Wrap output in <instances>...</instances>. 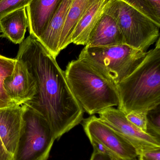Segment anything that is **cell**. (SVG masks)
Returning a JSON list of instances; mask_svg holds the SVG:
<instances>
[{
  "label": "cell",
  "instance_id": "9",
  "mask_svg": "<svg viewBox=\"0 0 160 160\" xmlns=\"http://www.w3.org/2000/svg\"><path fill=\"white\" fill-rule=\"evenodd\" d=\"M14 69L4 82L5 90L16 105H22L36 93V85L23 62L16 58Z\"/></svg>",
  "mask_w": 160,
  "mask_h": 160
},
{
  "label": "cell",
  "instance_id": "25",
  "mask_svg": "<svg viewBox=\"0 0 160 160\" xmlns=\"http://www.w3.org/2000/svg\"><path fill=\"white\" fill-rule=\"evenodd\" d=\"M152 7L157 16L160 18V0H146Z\"/></svg>",
  "mask_w": 160,
  "mask_h": 160
},
{
  "label": "cell",
  "instance_id": "19",
  "mask_svg": "<svg viewBox=\"0 0 160 160\" xmlns=\"http://www.w3.org/2000/svg\"><path fill=\"white\" fill-rule=\"evenodd\" d=\"M143 13L155 22L160 25V18L157 16L152 7L146 0H122Z\"/></svg>",
  "mask_w": 160,
  "mask_h": 160
},
{
  "label": "cell",
  "instance_id": "22",
  "mask_svg": "<svg viewBox=\"0 0 160 160\" xmlns=\"http://www.w3.org/2000/svg\"><path fill=\"white\" fill-rule=\"evenodd\" d=\"M139 158V160H160V148L142 151Z\"/></svg>",
  "mask_w": 160,
  "mask_h": 160
},
{
  "label": "cell",
  "instance_id": "14",
  "mask_svg": "<svg viewBox=\"0 0 160 160\" xmlns=\"http://www.w3.org/2000/svg\"><path fill=\"white\" fill-rule=\"evenodd\" d=\"M28 21L26 8L14 10L0 19V38H5L16 44L24 40Z\"/></svg>",
  "mask_w": 160,
  "mask_h": 160
},
{
  "label": "cell",
  "instance_id": "5",
  "mask_svg": "<svg viewBox=\"0 0 160 160\" xmlns=\"http://www.w3.org/2000/svg\"><path fill=\"white\" fill-rule=\"evenodd\" d=\"M146 54L124 44L97 48L85 46L79 58L88 62L116 86L135 70Z\"/></svg>",
  "mask_w": 160,
  "mask_h": 160
},
{
  "label": "cell",
  "instance_id": "24",
  "mask_svg": "<svg viewBox=\"0 0 160 160\" xmlns=\"http://www.w3.org/2000/svg\"><path fill=\"white\" fill-rule=\"evenodd\" d=\"M0 160H13V156L6 149L0 138Z\"/></svg>",
  "mask_w": 160,
  "mask_h": 160
},
{
  "label": "cell",
  "instance_id": "8",
  "mask_svg": "<svg viewBox=\"0 0 160 160\" xmlns=\"http://www.w3.org/2000/svg\"><path fill=\"white\" fill-rule=\"evenodd\" d=\"M99 118L133 146L138 154L160 148V139L144 132L129 121L126 113L118 108L109 107L98 113Z\"/></svg>",
  "mask_w": 160,
  "mask_h": 160
},
{
  "label": "cell",
  "instance_id": "15",
  "mask_svg": "<svg viewBox=\"0 0 160 160\" xmlns=\"http://www.w3.org/2000/svg\"><path fill=\"white\" fill-rule=\"evenodd\" d=\"M109 0H100L82 17L73 32L71 43L85 46L93 29L105 11Z\"/></svg>",
  "mask_w": 160,
  "mask_h": 160
},
{
  "label": "cell",
  "instance_id": "10",
  "mask_svg": "<svg viewBox=\"0 0 160 160\" xmlns=\"http://www.w3.org/2000/svg\"><path fill=\"white\" fill-rule=\"evenodd\" d=\"M23 112V105L0 109V138L6 149L13 156L21 129Z\"/></svg>",
  "mask_w": 160,
  "mask_h": 160
},
{
  "label": "cell",
  "instance_id": "21",
  "mask_svg": "<svg viewBox=\"0 0 160 160\" xmlns=\"http://www.w3.org/2000/svg\"><path fill=\"white\" fill-rule=\"evenodd\" d=\"M147 112H132L126 114L127 119L140 129L147 132Z\"/></svg>",
  "mask_w": 160,
  "mask_h": 160
},
{
  "label": "cell",
  "instance_id": "23",
  "mask_svg": "<svg viewBox=\"0 0 160 160\" xmlns=\"http://www.w3.org/2000/svg\"><path fill=\"white\" fill-rule=\"evenodd\" d=\"M90 160H120L109 154L94 150Z\"/></svg>",
  "mask_w": 160,
  "mask_h": 160
},
{
  "label": "cell",
  "instance_id": "20",
  "mask_svg": "<svg viewBox=\"0 0 160 160\" xmlns=\"http://www.w3.org/2000/svg\"><path fill=\"white\" fill-rule=\"evenodd\" d=\"M33 0H3L0 2V19L8 13L26 8Z\"/></svg>",
  "mask_w": 160,
  "mask_h": 160
},
{
  "label": "cell",
  "instance_id": "18",
  "mask_svg": "<svg viewBox=\"0 0 160 160\" xmlns=\"http://www.w3.org/2000/svg\"><path fill=\"white\" fill-rule=\"evenodd\" d=\"M147 133L160 139V105L147 113Z\"/></svg>",
  "mask_w": 160,
  "mask_h": 160
},
{
  "label": "cell",
  "instance_id": "16",
  "mask_svg": "<svg viewBox=\"0 0 160 160\" xmlns=\"http://www.w3.org/2000/svg\"><path fill=\"white\" fill-rule=\"evenodd\" d=\"M100 0H73L63 26L59 41L60 51L71 43L74 30L82 17L88 9Z\"/></svg>",
  "mask_w": 160,
  "mask_h": 160
},
{
  "label": "cell",
  "instance_id": "2",
  "mask_svg": "<svg viewBox=\"0 0 160 160\" xmlns=\"http://www.w3.org/2000/svg\"><path fill=\"white\" fill-rule=\"evenodd\" d=\"M135 70L116 85L118 109L147 112L160 105V39Z\"/></svg>",
  "mask_w": 160,
  "mask_h": 160
},
{
  "label": "cell",
  "instance_id": "13",
  "mask_svg": "<svg viewBox=\"0 0 160 160\" xmlns=\"http://www.w3.org/2000/svg\"><path fill=\"white\" fill-rule=\"evenodd\" d=\"M124 44L123 36L115 19L104 13L92 31L85 47H109Z\"/></svg>",
  "mask_w": 160,
  "mask_h": 160
},
{
  "label": "cell",
  "instance_id": "11",
  "mask_svg": "<svg viewBox=\"0 0 160 160\" xmlns=\"http://www.w3.org/2000/svg\"><path fill=\"white\" fill-rule=\"evenodd\" d=\"M62 0H33L26 7L30 35L38 38Z\"/></svg>",
  "mask_w": 160,
  "mask_h": 160
},
{
  "label": "cell",
  "instance_id": "1",
  "mask_svg": "<svg viewBox=\"0 0 160 160\" xmlns=\"http://www.w3.org/2000/svg\"><path fill=\"white\" fill-rule=\"evenodd\" d=\"M16 58L24 63L36 85V93L24 104L49 125L55 140L83 120V109L71 92L56 59L30 35L20 44Z\"/></svg>",
  "mask_w": 160,
  "mask_h": 160
},
{
  "label": "cell",
  "instance_id": "26",
  "mask_svg": "<svg viewBox=\"0 0 160 160\" xmlns=\"http://www.w3.org/2000/svg\"><path fill=\"white\" fill-rule=\"evenodd\" d=\"M3 1V0H0V2H2V1Z\"/></svg>",
  "mask_w": 160,
  "mask_h": 160
},
{
  "label": "cell",
  "instance_id": "17",
  "mask_svg": "<svg viewBox=\"0 0 160 160\" xmlns=\"http://www.w3.org/2000/svg\"><path fill=\"white\" fill-rule=\"evenodd\" d=\"M16 61V59L0 55V109L16 105L9 98L4 87V81L12 73Z\"/></svg>",
  "mask_w": 160,
  "mask_h": 160
},
{
  "label": "cell",
  "instance_id": "3",
  "mask_svg": "<svg viewBox=\"0 0 160 160\" xmlns=\"http://www.w3.org/2000/svg\"><path fill=\"white\" fill-rule=\"evenodd\" d=\"M65 74L74 97L90 115L118 105L116 86L86 61L78 58L69 62Z\"/></svg>",
  "mask_w": 160,
  "mask_h": 160
},
{
  "label": "cell",
  "instance_id": "6",
  "mask_svg": "<svg viewBox=\"0 0 160 160\" xmlns=\"http://www.w3.org/2000/svg\"><path fill=\"white\" fill-rule=\"evenodd\" d=\"M23 122L13 160H48L55 139L49 125L25 104Z\"/></svg>",
  "mask_w": 160,
  "mask_h": 160
},
{
  "label": "cell",
  "instance_id": "7",
  "mask_svg": "<svg viewBox=\"0 0 160 160\" xmlns=\"http://www.w3.org/2000/svg\"><path fill=\"white\" fill-rule=\"evenodd\" d=\"M85 134L91 142L99 144L107 154L120 160H137L136 148L113 129L95 115L82 120Z\"/></svg>",
  "mask_w": 160,
  "mask_h": 160
},
{
  "label": "cell",
  "instance_id": "12",
  "mask_svg": "<svg viewBox=\"0 0 160 160\" xmlns=\"http://www.w3.org/2000/svg\"><path fill=\"white\" fill-rule=\"evenodd\" d=\"M72 2L73 0H62L47 28L38 38L55 59L60 52V36Z\"/></svg>",
  "mask_w": 160,
  "mask_h": 160
},
{
  "label": "cell",
  "instance_id": "4",
  "mask_svg": "<svg viewBox=\"0 0 160 160\" xmlns=\"http://www.w3.org/2000/svg\"><path fill=\"white\" fill-rule=\"evenodd\" d=\"M105 12L116 21L124 44L147 52L160 38V25L122 0H109Z\"/></svg>",
  "mask_w": 160,
  "mask_h": 160
}]
</instances>
